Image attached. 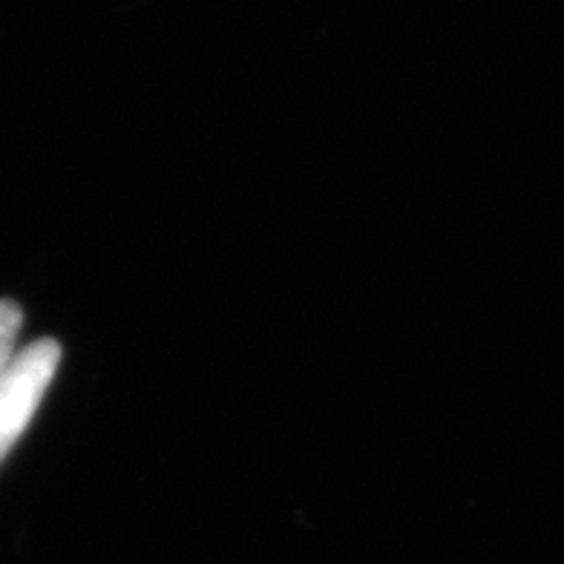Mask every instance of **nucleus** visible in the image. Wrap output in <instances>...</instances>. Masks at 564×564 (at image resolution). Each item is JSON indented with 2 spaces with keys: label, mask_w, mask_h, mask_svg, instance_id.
<instances>
[{
  "label": "nucleus",
  "mask_w": 564,
  "mask_h": 564,
  "mask_svg": "<svg viewBox=\"0 0 564 564\" xmlns=\"http://www.w3.org/2000/svg\"><path fill=\"white\" fill-rule=\"evenodd\" d=\"M61 364V346L55 340H35L12 357L0 375V458L12 449L26 423L35 415Z\"/></svg>",
  "instance_id": "f257e3e1"
},
{
  "label": "nucleus",
  "mask_w": 564,
  "mask_h": 564,
  "mask_svg": "<svg viewBox=\"0 0 564 564\" xmlns=\"http://www.w3.org/2000/svg\"><path fill=\"white\" fill-rule=\"evenodd\" d=\"M23 314L12 300H0V375L12 364V349H15L18 332H21Z\"/></svg>",
  "instance_id": "f03ea898"
}]
</instances>
